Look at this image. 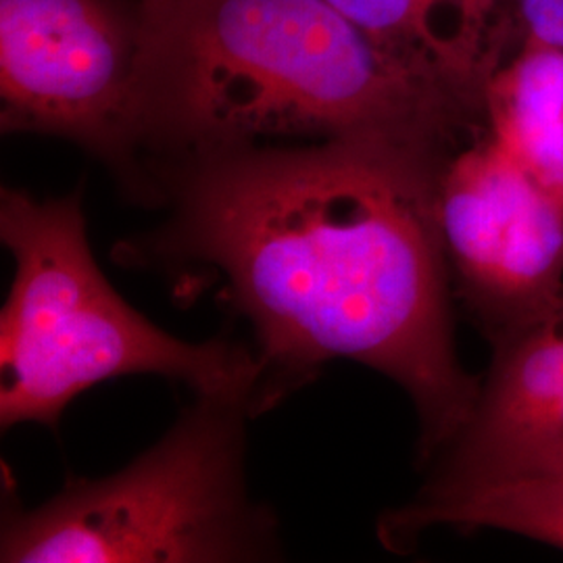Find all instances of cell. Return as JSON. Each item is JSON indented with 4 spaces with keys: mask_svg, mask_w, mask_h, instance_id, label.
<instances>
[{
    "mask_svg": "<svg viewBox=\"0 0 563 563\" xmlns=\"http://www.w3.org/2000/svg\"><path fill=\"white\" fill-rule=\"evenodd\" d=\"M444 151L384 141L242 144L165 163L163 222L120 242L123 267L201 276L242 316L262 363L257 416L349 360L397 384L430 462L481 390L457 355L437 222Z\"/></svg>",
    "mask_w": 563,
    "mask_h": 563,
    "instance_id": "1",
    "label": "cell"
},
{
    "mask_svg": "<svg viewBox=\"0 0 563 563\" xmlns=\"http://www.w3.org/2000/svg\"><path fill=\"white\" fill-rule=\"evenodd\" d=\"M144 25L151 181L165 163L242 144L444 151L481 115L330 0H169Z\"/></svg>",
    "mask_w": 563,
    "mask_h": 563,
    "instance_id": "2",
    "label": "cell"
},
{
    "mask_svg": "<svg viewBox=\"0 0 563 563\" xmlns=\"http://www.w3.org/2000/svg\"><path fill=\"white\" fill-rule=\"evenodd\" d=\"M0 241L15 276L0 313V426L55 428L97 384L163 376L195 395H246L257 416L262 363L255 349L190 342L162 330L121 297L88 242L81 190L36 199L0 190Z\"/></svg>",
    "mask_w": 563,
    "mask_h": 563,
    "instance_id": "3",
    "label": "cell"
},
{
    "mask_svg": "<svg viewBox=\"0 0 563 563\" xmlns=\"http://www.w3.org/2000/svg\"><path fill=\"white\" fill-rule=\"evenodd\" d=\"M246 395H197L162 441L48 501L4 504L0 562L230 563L282 555L274 511L246 484Z\"/></svg>",
    "mask_w": 563,
    "mask_h": 563,
    "instance_id": "4",
    "label": "cell"
},
{
    "mask_svg": "<svg viewBox=\"0 0 563 563\" xmlns=\"http://www.w3.org/2000/svg\"><path fill=\"white\" fill-rule=\"evenodd\" d=\"M141 4L0 0V125L65 139L153 205Z\"/></svg>",
    "mask_w": 563,
    "mask_h": 563,
    "instance_id": "5",
    "label": "cell"
},
{
    "mask_svg": "<svg viewBox=\"0 0 563 563\" xmlns=\"http://www.w3.org/2000/svg\"><path fill=\"white\" fill-rule=\"evenodd\" d=\"M437 222L455 302L490 346L555 311L563 297V197L483 118L439 163Z\"/></svg>",
    "mask_w": 563,
    "mask_h": 563,
    "instance_id": "6",
    "label": "cell"
},
{
    "mask_svg": "<svg viewBox=\"0 0 563 563\" xmlns=\"http://www.w3.org/2000/svg\"><path fill=\"white\" fill-rule=\"evenodd\" d=\"M455 437L428 462L430 486L563 472V334L543 320L490 346Z\"/></svg>",
    "mask_w": 563,
    "mask_h": 563,
    "instance_id": "7",
    "label": "cell"
},
{
    "mask_svg": "<svg viewBox=\"0 0 563 563\" xmlns=\"http://www.w3.org/2000/svg\"><path fill=\"white\" fill-rule=\"evenodd\" d=\"M386 53L474 107L493 76L484 36L497 0H330Z\"/></svg>",
    "mask_w": 563,
    "mask_h": 563,
    "instance_id": "8",
    "label": "cell"
},
{
    "mask_svg": "<svg viewBox=\"0 0 563 563\" xmlns=\"http://www.w3.org/2000/svg\"><path fill=\"white\" fill-rule=\"evenodd\" d=\"M434 528L497 530L563 551V472L460 486L423 484L409 504L384 514L378 539L386 549L407 553Z\"/></svg>",
    "mask_w": 563,
    "mask_h": 563,
    "instance_id": "9",
    "label": "cell"
},
{
    "mask_svg": "<svg viewBox=\"0 0 563 563\" xmlns=\"http://www.w3.org/2000/svg\"><path fill=\"white\" fill-rule=\"evenodd\" d=\"M483 120L520 162L563 197V48L528 41L484 86Z\"/></svg>",
    "mask_w": 563,
    "mask_h": 563,
    "instance_id": "10",
    "label": "cell"
},
{
    "mask_svg": "<svg viewBox=\"0 0 563 563\" xmlns=\"http://www.w3.org/2000/svg\"><path fill=\"white\" fill-rule=\"evenodd\" d=\"M528 41L563 48V0H518Z\"/></svg>",
    "mask_w": 563,
    "mask_h": 563,
    "instance_id": "11",
    "label": "cell"
},
{
    "mask_svg": "<svg viewBox=\"0 0 563 563\" xmlns=\"http://www.w3.org/2000/svg\"><path fill=\"white\" fill-rule=\"evenodd\" d=\"M136 2L141 4L142 13L148 15V13H155V11L163 9L169 0H136Z\"/></svg>",
    "mask_w": 563,
    "mask_h": 563,
    "instance_id": "12",
    "label": "cell"
}]
</instances>
